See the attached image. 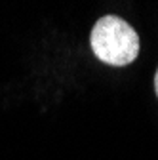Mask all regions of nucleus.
<instances>
[{
  "label": "nucleus",
  "mask_w": 158,
  "mask_h": 160,
  "mask_svg": "<svg viewBox=\"0 0 158 160\" xmlns=\"http://www.w3.org/2000/svg\"><path fill=\"white\" fill-rule=\"evenodd\" d=\"M90 42L95 57L114 67L130 65L139 55V36L128 21L116 15H105L93 25Z\"/></svg>",
  "instance_id": "obj_1"
},
{
  "label": "nucleus",
  "mask_w": 158,
  "mask_h": 160,
  "mask_svg": "<svg viewBox=\"0 0 158 160\" xmlns=\"http://www.w3.org/2000/svg\"><path fill=\"white\" fill-rule=\"evenodd\" d=\"M154 90H156V95H158V69H156V76H154Z\"/></svg>",
  "instance_id": "obj_2"
}]
</instances>
